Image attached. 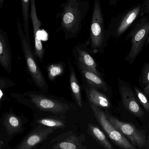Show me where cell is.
Wrapping results in <instances>:
<instances>
[{
	"label": "cell",
	"instance_id": "1",
	"mask_svg": "<svg viewBox=\"0 0 149 149\" xmlns=\"http://www.w3.org/2000/svg\"><path fill=\"white\" fill-rule=\"evenodd\" d=\"M56 18H60L59 29L67 40L78 36L89 11L88 0H66L60 5Z\"/></svg>",
	"mask_w": 149,
	"mask_h": 149
},
{
	"label": "cell",
	"instance_id": "2",
	"mask_svg": "<svg viewBox=\"0 0 149 149\" xmlns=\"http://www.w3.org/2000/svg\"><path fill=\"white\" fill-rule=\"evenodd\" d=\"M108 39L100 0H95L90 23V37L87 44L94 53H102Z\"/></svg>",
	"mask_w": 149,
	"mask_h": 149
},
{
	"label": "cell",
	"instance_id": "3",
	"mask_svg": "<svg viewBox=\"0 0 149 149\" xmlns=\"http://www.w3.org/2000/svg\"><path fill=\"white\" fill-rule=\"evenodd\" d=\"M17 24L23 52L29 74L37 87L42 92H47L49 90L48 84L32 53L31 47L30 46L26 39L22 26L18 17L17 19Z\"/></svg>",
	"mask_w": 149,
	"mask_h": 149
},
{
	"label": "cell",
	"instance_id": "4",
	"mask_svg": "<svg viewBox=\"0 0 149 149\" xmlns=\"http://www.w3.org/2000/svg\"><path fill=\"white\" fill-rule=\"evenodd\" d=\"M149 35V16H143L135 22L126 40L131 38L130 50L125 60L133 63L140 54Z\"/></svg>",
	"mask_w": 149,
	"mask_h": 149
},
{
	"label": "cell",
	"instance_id": "5",
	"mask_svg": "<svg viewBox=\"0 0 149 149\" xmlns=\"http://www.w3.org/2000/svg\"><path fill=\"white\" fill-rule=\"evenodd\" d=\"M141 9L142 4L137 3L113 17L107 29L108 38L120 37L141 15Z\"/></svg>",
	"mask_w": 149,
	"mask_h": 149
},
{
	"label": "cell",
	"instance_id": "6",
	"mask_svg": "<svg viewBox=\"0 0 149 149\" xmlns=\"http://www.w3.org/2000/svg\"><path fill=\"white\" fill-rule=\"evenodd\" d=\"M95 117L109 138L118 146L123 149H137L123 135L116 130L107 118L105 112L100 108L89 103Z\"/></svg>",
	"mask_w": 149,
	"mask_h": 149
},
{
	"label": "cell",
	"instance_id": "7",
	"mask_svg": "<svg viewBox=\"0 0 149 149\" xmlns=\"http://www.w3.org/2000/svg\"><path fill=\"white\" fill-rule=\"evenodd\" d=\"M105 114L111 124L124 136L127 137L133 145L139 148L145 147L147 139L143 132L132 124L119 120L108 112H106Z\"/></svg>",
	"mask_w": 149,
	"mask_h": 149
},
{
	"label": "cell",
	"instance_id": "8",
	"mask_svg": "<svg viewBox=\"0 0 149 149\" xmlns=\"http://www.w3.org/2000/svg\"><path fill=\"white\" fill-rule=\"evenodd\" d=\"M28 96L36 107L42 111L56 115H63L70 109V105L68 103L43 95L29 93Z\"/></svg>",
	"mask_w": 149,
	"mask_h": 149
},
{
	"label": "cell",
	"instance_id": "9",
	"mask_svg": "<svg viewBox=\"0 0 149 149\" xmlns=\"http://www.w3.org/2000/svg\"><path fill=\"white\" fill-rule=\"evenodd\" d=\"M119 86L123 103L126 109L137 117L141 118L144 116V111L138 103L129 85L119 80Z\"/></svg>",
	"mask_w": 149,
	"mask_h": 149
},
{
	"label": "cell",
	"instance_id": "10",
	"mask_svg": "<svg viewBox=\"0 0 149 149\" xmlns=\"http://www.w3.org/2000/svg\"><path fill=\"white\" fill-rule=\"evenodd\" d=\"M76 65L79 70H86L100 75L97 70L96 61L86 46L76 45L73 49Z\"/></svg>",
	"mask_w": 149,
	"mask_h": 149
},
{
	"label": "cell",
	"instance_id": "11",
	"mask_svg": "<svg viewBox=\"0 0 149 149\" xmlns=\"http://www.w3.org/2000/svg\"><path fill=\"white\" fill-rule=\"evenodd\" d=\"M30 18L32 22L35 39V54L40 62L43 60L45 50L40 37V28L42 23L38 18L37 13L36 0H31Z\"/></svg>",
	"mask_w": 149,
	"mask_h": 149
},
{
	"label": "cell",
	"instance_id": "12",
	"mask_svg": "<svg viewBox=\"0 0 149 149\" xmlns=\"http://www.w3.org/2000/svg\"><path fill=\"white\" fill-rule=\"evenodd\" d=\"M52 128H38L28 135L16 149H32L53 132Z\"/></svg>",
	"mask_w": 149,
	"mask_h": 149
},
{
	"label": "cell",
	"instance_id": "13",
	"mask_svg": "<svg viewBox=\"0 0 149 149\" xmlns=\"http://www.w3.org/2000/svg\"><path fill=\"white\" fill-rule=\"evenodd\" d=\"M12 55L7 33L0 28V64L6 72L11 71Z\"/></svg>",
	"mask_w": 149,
	"mask_h": 149
},
{
	"label": "cell",
	"instance_id": "14",
	"mask_svg": "<svg viewBox=\"0 0 149 149\" xmlns=\"http://www.w3.org/2000/svg\"><path fill=\"white\" fill-rule=\"evenodd\" d=\"M82 87L86 93L89 103L93 104L98 107L109 109L111 107L110 100L99 89L90 86L83 82Z\"/></svg>",
	"mask_w": 149,
	"mask_h": 149
},
{
	"label": "cell",
	"instance_id": "15",
	"mask_svg": "<svg viewBox=\"0 0 149 149\" xmlns=\"http://www.w3.org/2000/svg\"><path fill=\"white\" fill-rule=\"evenodd\" d=\"M79 71L83 78V82L87 85L107 93L108 92L107 84L103 80L101 75L86 70H81Z\"/></svg>",
	"mask_w": 149,
	"mask_h": 149
},
{
	"label": "cell",
	"instance_id": "16",
	"mask_svg": "<svg viewBox=\"0 0 149 149\" xmlns=\"http://www.w3.org/2000/svg\"><path fill=\"white\" fill-rule=\"evenodd\" d=\"M69 70H70V81L71 90L77 105L80 107H82V95L81 88L79 81L76 77V72L74 67L69 58Z\"/></svg>",
	"mask_w": 149,
	"mask_h": 149
},
{
	"label": "cell",
	"instance_id": "17",
	"mask_svg": "<svg viewBox=\"0 0 149 149\" xmlns=\"http://www.w3.org/2000/svg\"><path fill=\"white\" fill-rule=\"evenodd\" d=\"M3 125L9 135L19 132L22 129V123L20 117L13 113H8L5 116Z\"/></svg>",
	"mask_w": 149,
	"mask_h": 149
},
{
	"label": "cell",
	"instance_id": "18",
	"mask_svg": "<svg viewBox=\"0 0 149 149\" xmlns=\"http://www.w3.org/2000/svg\"><path fill=\"white\" fill-rule=\"evenodd\" d=\"M23 21V31L30 46H31L29 36V19L30 18L31 0H20Z\"/></svg>",
	"mask_w": 149,
	"mask_h": 149
},
{
	"label": "cell",
	"instance_id": "19",
	"mask_svg": "<svg viewBox=\"0 0 149 149\" xmlns=\"http://www.w3.org/2000/svg\"><path fill=\"white\" fill-rule=\"evenodd\" d=\"M65 69V64L63 62L50 64L47 69L48 79L49 80L54 81L57 77L61 76L64 74Z\"/></svg>",
	"mask_w": 149,
	"mask_h": 149
},
{
	"label": "cell",
	"instance_id": "20",
	"mask_svg": "<svg viewBox=\"0 0 149 149\" xmlns=\"http://www.w3.org/2000/svg\"><path fill=\"white\" fill-rule=\"evenodd\" d=\"M90 130L96 139L105 149H113L112 145L109 142L104 133L97 127L93 125H89Z\"/></svg>",
	"mask_w": 149,
	"mask_h": 149
},
{
	"label": "cell",
	"instance_id": "21",
	"mask_svg": "<svg viewBox=\"0 0 149 149\" xmlns=\"http://www.w3.org/2000/svg\"><path fill=\"white\" fill-rule=\"evenodd\" d=\"M142 87L144 94L148 96L149 95V63H146L142 68L141 73Z\"/></svg>",
	"mask_w": 149,
	"mask_h": 149
},
{
	"label": "cell",
	"instance_id": "22",
	"mask_svg": "<svg viewBox=\"0 0 149 149\" xmlns=\"http://www.w3.org/2000/svg\"><path fill=\"white\" fill-rule=\"evenodd\" d=\"M37 122L41 125L50 127H61L65 126L64 123L62 121L51 118L39 119Z\"/></svg>",
	"mask_w": 149,
	"mask_h": 149
},
{
	"label": "cell",
	"instance_id": "23",
	"mask_svg": "<svg viewBox=\"0 0 149 149\" xmlns=\"http://www.w3.org/2000/svg\"><path fill=\"white\" fill-rule=\"evenodd\" d=\"M134 90L136 94L137 98L143 107L147 112H149V102L147 96L143 92L141 91L138 88L134 86Z\"/></svg>",
	"mask_w": 149,
	"mask_h": 149
},
{
	"label": "cell",
	"instance_id": "24",
	"mask_svg": "<svg viewBox=\"0 0 149 149\" xmlns=\"http://www.w3.org/2000/svg\"><path fill=\"white\" fill-rule=\"evenodd\" d=\"M13 83L9 79L5 78H0V89L6 88L13 86Z\"/></svg>",
	"mask_w": 149,
	"mask_h": 149
},
{
	"label": "cell",
	"instance_id": "25",
	"mask_svg": "<svg viewBox=\"0 0 149 149\" xmlns=\"http://www.w3.org/2000/svg\"><path fill=\"white\" fill-rule=\"evenodd\" d=\"M58 148L61 149H76V146L74 143L69 142H63L59 143Z\"/></svg>",
	"mask_w": 149,
	"mask_h": 149
},
{
	"label": "cell",
	"instance_id": "26",
	"mask_svg": "<svg viewBox=\"0 0 149 149\" xmlns=\"http://www.w3.org/2000/svg\"><path fill=\"white\" fill-rule=\"evenodd\" d=\"M141 4V15L149 14V0H145Z\"/></svg>",
	"mask_w": 149,
	"mask_h": 149
},
{
	"label": "cell",
	"instance_id": "27",
	"mask_svg": "<svg viewBox=\"0 0 149 149\" xmlns=\"http://www.w3.org/2000/svg\"><path fill=\"white\" fill-rule=\"evenodd\" d=\"M119 0H109V3L110 6L115 7Z\"/></svg>",
	"mask_w": 149,
	"mask_h": 149
},
{
	"label": "cell",
	"instance_id": "28",
	"mask_svg": "<svg viewBox=\"0 0 149 149\" xmlns=\"http://www.w3.org/2000/svg\"><path fill=\"white\" fill-rule=\"evenodd\" d=\"M146 149H149V131L148 137V139L147 140V142H146V145L145 146Z\"/></svg>",
	"mask_w": 149,
	"mask_h": 149
},
{
	"label": "cell",
	"instance_id": "29",
	"mask_svg": "<svg viewBox=\"0 0 149 149\" xmlns=\"http://www.w3.org/2000/svg\"><path fill=\"white\" fill-rule=\"evenodd\" d=\"M4 1L5 0H0V11H1L2 7H3Z\"/></svg>",
	"mask_w": 149,
	"mask_h": 149
},
{
	"label": "cell",
	"instance_id": "30",
	"mask_svg": "<svg viewBox=\"0 0 149 149\" xmlns=\"http://www.w3.org/2000/svg\"><path fill=\"white\" fill-rule=\"evenodd\" d=\"M3 142L1 141L0 140V149H1V147L2 145H3Z\"/></svg>",
	"mask_w": 149,
	"mask_h": 149
},
{
	"label": "cell",
	"instance_id": "31",
	"mask_svg": "<svg viewBox=\"0 0 149 149\" xmlns=\"http://www.w3.org/2000/svg\"><path fill=\"white\" fill-rule=\"evenodd\" d=\"M148 44L149 43V35L148 36V39H147V42H146Z\"/></svg>",
	"mask_w": 149,
	"mask_h": 149
},
{
	"label": "cell",
	"instance_id": "32",
	"mask_svg": "<svg viewBox=\"0 0 149 149\" xmlns=\"http://www.w3.org/2000/svg\"><path fill=\"white\" fill-rule=\"evenodd\" d=\"M128 1H131V0H128Z\"/></svg>",
	"mask_w": 149,
	"mask_h": 149
}]
</instances>
